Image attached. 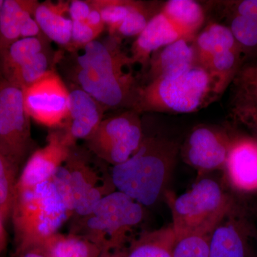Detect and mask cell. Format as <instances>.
<instances>
[{
	"label": "cell",
	"mask_w": 257,
	"mask_h": 257,
	"mask_svg": "<svg viewBox=\"0 0 257 257\" xmlns=\"http://www.w3.org/2000/svg\"><path fill=\"white\" fill-rule=\"evenodd\" d=\"M180 145L162 137L144 138L133 156L111 167L115 189L143 207H151L165 197L177 164Z\"/></svg>",
	"instance_id": "6da1fadb"
},
{
	"label": "cell",
	"mask_w": 257,
	"mask_h": 257,
	"mask_svg": "<svg viewBox=\"0 0 257 257\" xmlns=\"http://www.w3.org/2000/svg\"><path fill=\"white\" fill-rule=\"evenodd\" d=\"M12 215L19 252L42 246L73 216V207L53 179L17 189Z\"/></svg>",
	"instance_id": "7a4b0ae2"
},
{
	"label": "cell",
	"mask_w": 257,
	"mask_h": 257,
	"mask_svg": "<svg viewBox=\"0 0 257 257\" xmlns=\"http://www.w3.org/2000/svg\"><path fill=\"white\" fill-rule=\"evenodd\" d=\"M214 99V82L209 72L196 64L179 75L140 87L133 109L139 114H189L200 110Z\"/></svg>",
	"instance_id": "3957f363"
},
{
	"label": "cell",
	"mask_w": 257,
	"mask_h": 257,
	"mask_svg": "<svg viewBox=\"0 0 257 257\" xmlns=\"http://www.w3.org/2000/svg\"><path fill=\"white\" fill-rule=\"evenodd\" d=\"M145 208L115 190L104 196L89 215L77 218L72 233L90 240L102 251L128 247L145 219Z\"/></svg>",
	"instance_id": "277c9868"
},
{
	"label": "cell",
	"mask_w": 257,
	"mask_h": 257,
	"mask_svg": "<svg viewBox=\"0 0 257 257\" xmlns=\"http://www.w3.org/2000/svg\"><path fill=\"white\" fill-rule=\"evenodd\" d=\"M172 212V226L177 239L195 232H211L225 214L236 204L214 179H199L181 195L166 192Z\"/></svg>",
	"instance_id": "5b68a950"
},
{
	"label": "cell",
	"mask_w": 257,
	"mask_h": 257,
	"mask_svg": "<svg viewBox=\"0 0 257 257\" xmlns=\"http://www.w3.org/2000/svg\"><path fill=\"white\" fill-rule=\"evenodd\" d=\"M91 155L89 150L84 151L74 145L61 167L72 194L73 216L77 218L89 215L104 196L116 190L111 172L107 174L102 167L94 165Z\"/></svg>",
	"instance_id": "8992f818"
},
{
	"label": "cell",
	"mask_w": 257,
	"mask_h": 257,
	"mask_svg": "<svg viewBox=\"0 0 257 257\" xmlns=\"http://www.w3.org/2000/svg\"><path fill=\"white\" fill-rule=\"evenodd\" d=\"M144 139L140 114L133 109L104 119L92 136L87 148L99 160L111 166L133 156Z\"/></svg>",
	"instance_id": "52a82bcc"
},
{
	"label": "cell",
	"mask_w": 257,
	"mask_h": 257,
	"mask_svg": "<svg viewBox=\"0 0 257 257\" xmlns=\"http://www.w3.org/2000/svg\"><path fill=\"white\" fill-rule=\"evenodd\" d=\"M23 92L0 74V150L21 165L34 152Z\"/></svg>",
	"instance_id": "ba28073f"
},
{
	"label": "cell",
	"mask_w": 257,
	"mask_h": 257,
	"mask_svg": "<svg viewBox=\"0 0 257 257\" xmlns=\"http://www.w3.org/2000/svg\"><path fill=\"white\" fill-rule=\"evenodd\" d=\"M23 92L30 119L47 127L64 126L69 114V89L55 69Z\"/></svg>",
	"instance_id": "9c48e42d"
},
{
	"label": "cell",
	"mask_w": 257,
	"mask_h": 257,
	"mask_svg": "<svg viewBox=\"0 0 257 257\" xmlns=\"http://www.w3.org/2000/svg\"><path fill=\"white\" fill-rule=\"evenodd\" d=\"M233 137L223 128L198 125L187 135L179 154L197 172V180L213 171L224 170Z\"/></svg>",
	"instance_id": "30bf717a"
},
{
	"label": "cell",
	"mask_w": 257,
	"mask_h": 257,
	"mask_svg": "<svg viewBox=\"0 0 257 257\" xmlns=\"http://www.w3.org/2000/svg\"><path fill=\"white\" fill-rule=\"evenodd\" d=\"M74 71V84L106 109H133L141 86L131 71L99 73L78 67Z\"/></svg>",
	"instance_id": "8fae6325"
},
{
	"label": "cell",
	"mask_w": 257,
	"mask_h": 257,
	"mask_svg": "<svg viewBox=\"0 0 257 257\" xmlns=\"http://www.w3.org/2000/svg\"><path fill=\"white\" fill-rule=\"evenodd\" d=\"M256 238V226L236 203L213 229L209 257H253L251 243Z\"/></svg>",
	"instance_id": "7c38bea8"
},
{
	"label": "cell",
	"mask_w": 257,
	"mask_h": 257,
	"mask_svg": "<svg viewBox=\"0 0 257 257\" xmlns=\"http://www.w3.org/2000/svg\"><path fill=\"white\" fill-rule=\"evenodd\" d=\"M70 147L59 128L52 132L46 145L35 150L28 157L19 175L16 190L32 188L53 178L68 158Z\"/></svg>",
	"instance_id": "4fadbf2b"
},
{
	"label": "cell",
	"mask_w": 257,
	"mask_h": 257,
	"mask_svg": "<svg viewBox=\"0 0 257 257\" xmlns=\"http://www.w3.org/2000/svg\"><path fill=\"white\" fill-rule=\"evenodd\" d=\"M69 89L68 117L59 130L65 143L72 147L77 140H86L92 136L104 119L107 109L76 84Z\"/></svg>",
	"instance_id": "5bb4252c"
},
{
	"label": "cell",
	"mask_w": 257,
	"mask_h": 257,
	"mask_svg": "<svg viewBox=\"0 0 257 257\" xmlns=\"http://www.w3.org/2000/svg\"><path fill=\"white\" fill-rule=\"evenodd\" d=\"M223 170L235 191L244 194L257 192V139L233 137Z\"/></svg>",
	"instance_id": "9a60e30c"
},
{
	"label": "cell",
	"mask_w": 257,
	"mask_h": 257,
	"mask_svg": "<svg viewBox=\"0 0 257 257\" xmlns=\"http://www.w3.org/2000/svg\"><path fill=\"white\" fill-rule=\"evenodd\" d=\"M181 39L189 40L182 30L159 11L150 19L146 28L134 41L130 55L132 63L140 64L143 69H147L153 53Z\"/></svg>",
	"instance_id": "2e32d148"
},
{
	"label": "cell",
	"mask_w": 257,
	"mask_h": 257,
	"mask_svg": "<svg viewBox=\"0 0 257 257\" xmlns=\"http://www.w3.org/2000/svg\"><path fill=\"white\" fill-rule=\"evenodd\" d=\"M196 64L192 41L181 39L151 56L146 69L147 82L179 75Z\"/></svg>",
	"instance_id": "e0dca14e"
},
{
	"label": "cell",
	"mask_w": 257,
	"mask_h": 257,
	"mask_svg": "<svg viewBox=\"0 0 257 257\" xmlns=\"http://www.w3.org/2000/svg\"><path fill=\"white\" fill-rule=\"evenodd\" d=\"M120 40L111 37L109 42L94 40L84 48L77 58V67L99 73H120L133 65L130 56L119 47Z\"/></svg>",
	"instance_id": "ac0fdd59"
},
{
	"label": "cell",
	"mask_w": 257,
	"mask_h": 257,
	"mask_svg": "<svg viewBox=\"0 0 257 257\" xmlns=\"http://www.w3.org/2000/svg\"><path fill=\"white\" fill-rule=\"evenodd\" d=\"M69 2L45 1L39 3L34 14L47 40L67 49L71 41L72 23L69 15Z\"/></svg>",
	"instance_id": "d6986e66"
},
{
	"label": "cell",
	"mask_w": 257,
	"mask_h": 257,
	"mask_svg": "<svg viewBox=\"0 0 257 257\" xmlns=\"http://www.w3.org/2000/svg\"><path fill=\"white\" fill-rule=\"evenodd\" d=\"M39 3L37 0H4L0 13V59L21 39L24 22L34 16Z\"/></svg>",
	"instance_id": "ffe728a7"
},
{
	"label": "cell",
	"mask_w": 257,
	"mask_h": 257,
	"mask_svg": "<svg viewBox=\"0 0 257 257\" xmlns=\"http://www.w3.org/2000/svg\"><path fill=\"white\" fill-rule=\"evenodd\" d=\"M196 64L205 67L211 57L219 52L241 48L227 25L212 22L198 32L192 41Z\"/></svg>",
	"instance_id": "44dd1931"
},
{
	"label": "cell",
	"mask_w": 257,
	"mask_h": 257,
	"mask_svg": "<svg viewBox=\"0 0 257 257\" xmlns=\"http://www.w3.org/2000/svg\"><path fill=\"white\" fill-rule=\"evenodd\" d=\"M177 236L172 224L142 231L131 241L126 257H172Z\"/></svg>",
	"instance_id": "7402d4cb"
},
{
	"label": "cell",
	"mask_w": 257,
	"mask_h": 257,
	"mask_svg": "<svg viewBox=\"0 0 257 257\" xmlns=\"http://www.w3.org/2000/svg\"><path fill=\"white\" fill-rule=\"evenodd\" d=\"M160 11L192 41L205 22L204 8L194 0H170L166 2Z\"/></svg>",
	"instance_id": "603a6c76"
},
{
	"label": "cell",
	"mask_w": 257,
	"mask_h": 257,
	"mask_svg": "<svg viewBox=\"0 0 257 257\" xmlns=\"http://www.w3.org/2000/svg\"><path fill=\"white\" fill-rule=\"evenodd\" d=\"M243 54L241 48L222 51L212 56L204 67L214 82L216 99L224 92L239 74Z\"/></svg>",
	"instance_id": "cb8c5ba5"
},
{
	"label": "cell",
	"mask_w": 257,
	"mask_h": 257,
	"mask_svg": "<svg viewBox=\"0 0 257 257\" xmlns=\"http://www.w3.org/2000/svg\"><path fill=\"white\" fill-rule=\"evenodd\" d=\"M42 246L48 257H99L102 251L90 240L74 233H57Z\"/></svg>",
	"instance_id": "d4e9b609"
},
{
	"label": "cell",
	"mask_w": 257,
	"mask_h": 257,
	"mask_svg": "<svg viewBox=\"0 0 257 257\" xmlns=\"http://www.w3.org/2000/svg\"><path fill=\"white\" fill-rule=\"evenodd\" d=\"M48 41L46 37H42L20 39L15 42L0 59V74L5 79L8 78L32 57L48 48Z\"/></svg>",
	"instance_id": "484cf974"
},
{
	"label": "cell",
	"mask_w": 257,
	"mask_h": 257,
	"mask_svg": "<svg viewBox=\"0 0 257 257\" xmlns=\"http://www.w3.org/2000/svg\"><path fill=\"white\" fill-rule=\"evenodd\" d=\"M51 55L50 49H45L32 57L5 79L18 86L22 90L26 89L54 69L55 59Z\"/></svg>",
	"instance_id": "4316f807"
},
{
	"label": "cell",
	"mask_w": 257,
	"mask_h": 257,
	"mask_svg": "<svg viewBox=\"0 0 257 257\" xmlns=\"http://www.w3.org/2000/svg\"><path fill=\"white\" fill-rule=\"evenodd\" d=\"M20 166L0 150V217L12 214Z\"/></svg>",
	"instance_id": "83f0119b"
},
{
	"label": "cell",
	"mask_w": 257,
	"mask_h": 257,
	"mask_svg": "<svg viewBox=\"0 0 257 257\" xmlns=\"http://www.w3.org/2000/svg\"><path fill=\"white\" fill-rule=\"evenodd\" d=\"M91 4L98 10L109 35L114 36L120 25L124 21L135 1L134 0H90Z\"/></svg>",
	"instance_id": "f1b7e54d"
},
{
	"label": "cell",
	"mask_w": 257,
	"mask_h": 257,
	"mask_svg": "<svg viewBox=\"0 0 257 257\" xmlns=\"http://www.w3.org/2000/svg\"><path fill=\"white\" fill-rule=\"evenodd\" d=\"M237 85L233 115L235 119L251 128L257 135V94L242 86Z\"/></svg>",
	"instance_id": "f546056e"
},
{
	"label": "cell",
	"mask_w": 257,
	"mask_h": 257,
	"mask_svg": "<svg viewBox=\"0 0 257 257\" xmlns=\"http://www.w3.org/2000/svg\"><path fill=\"white\" fill-rule=\"evenodd\" d=\"M155 14L152 13L151 8L146 3L135 1L133 9L120 25L114 36L111 37L120 40L121 38L138 37Z\"/></svg>",
	"instance_id": "4dcf8cb0"
},
{
	"label": "cell",
	"mask_w": 257,
	"mask_h": 257,
	"mask_svg": "<svg viewBox=\"0 0 257 257\" xmlns=\"http://www.w3.org/2000/svg\"><path fill=\"white\" fill-rule=\"evenodd\" d=\"M227 25L243 53L257 50V19L229 14Z\"/></svg>",
	"instance_id": "1f68e13d"
},
{
	"label": "cell",
	"mask_w": 257,
	"mask_h": 257,
	"mask_svg": "<svg viewBox=\"0 0 257 257\" xmlns=\"http://www.w3.org/2000/svg\"><path fill=\"white\" fill-rule=\"evenodd\" d=\"M211 232H195L179 238L172 257H209Z\"/></svg>",
	"instance_id": "d6a6232c"
},
{
	"label": "cell",
	"mask_w": 257,
	"mask_h": 257,
	"mask_svg": "<svg viewBox=\"0 0 257 257\" xmlns=\"http://www.w3.org/2000/svg\"><path fill=\"white\" fill-rule=\"evenodd\" d=\"M72 36L67 50L71 52L84 49L101 35L86 22H72Z\"/></svg>",
	"instance_id": "836d02e7"
},
{
	"label": "cell",
	"mask_w": 257,
	"mask_h": 257,
	"mask_svg": "<svg viewBox=\"0 0 257 257\" xmlns=\"http://www.w3.org/2000/svg\"><path fill=\"white\" fill-rule=\"evenodd\" d=\"M225 9L229 14L241 15L257 19V0H240L226 3Z\"/></svg>",
	"instance_id": "e575fe53"
},
{
	"label": "cell",
	"mask_w": 257,
	"mask_h": 257,
	"mask_svg": "<svg viewBox=\"0 0 257 257\" xmlns=\"http://www.w3.org/2000/svg\"><path fill=\"white\" fill-rule=\"evenodd\" d=\"M91 10L90 0H72L69 2V18L72 22H85Z\"/></svg>",
	"instance_id": "d590c367"
},
{
	"label": "cell",
	"mask_w": 257,
	"mask_h": 257,
	"mask_svg": "<svg viewBox=\"0 0 257 257\" xmlns=\"http://www.w3.org/2000/svg\"><path fill=\"white\" fill-rule=\"evenodd\" d=\"M239 85L249 89L257 94V67L251 66L244 68L238 74Z\"/></svg>",
	"instance_id": "8d00e7d4"
},
{
	"label": "cell",
	"mask_w": 257,
	"mask_h": 257,
	"mask_svg": "<svg viewBox=\"0 0 257 257\" xmlns=\"http://www.w3.org/2000/svg\"><path fill=\"white\" fill-rule=\"evenodd\" d=\"M45 37L34 16L29 17L24 22L21 30V39Z\"/></svg>",
	"instance_id": "74e56055"
},
{
	"label": "cell",
	"mask_w": 257,
	"mask_h": 257,
	"mask_svg": "<svg viewBox=\"0 0 257 257\" xmlns=\"http://www.w3.org/2000/svg\"><path fill=\"white\" fill-rule=\"evenodd\" d=\"M85 22L91 28L94 29V30H95L96 31L100 34L104 31V28H106L102 18H101L100 13H99L97 9H96L94 7L92 6V10H91L90 13L88 15Z\"/></svg>",
	"instance_id": "f35d334b"
},
{
	"label": "cell",
	"mask_w": 257,
	"mask_h": 257,
	"mask_svg": "<svg viewBox=\"0 0 257 257\" xmlns=\"http://www.w3.org/2000/svg\"><path fill=\"white\" fill-rule=\"evenodd\" d=\"M20 257H48L42 246H35L27 248L20 253Z\"/></svg>",
	"instance_id": "ab89813d"
},
{
	"label": "cell",
	"mask_w": 257,
	"mask_h": 257,
	"mask_svg": "<svg viewBox=\"0 0 257 257\" xmlns=\"http://www.w3.org/2000/svg\"><path fill=\"white\" fill-rule=\"evenodd\" d=\"M127 248L103 250L99 257H126Z\"/></svg>",
	"instance_id": "60d3db41"
},
{
	"label": "cell",
	"mask_w": 257,
	"mask_h": 257,
	"mask_svg": "<svg viewBox=\"0 0 257 257\" xmlns=\"http://www.w3.org/2000/svg\"><path fill=\"white\" fill-rule=\"evenodd\" d=\"M5 231L3 226V219L0 217V249L3 248L5 243Z\"/></svg>",
	"instance_id": "b9f144b4"
},
{
	"label": "cell",
	"mask_w": 257,
	"mask_h": 257,
	"mask_svg": "<svg viewBox=\"0 0 257 257\" xmlns=\"http://www.w3.org/2000/svg\"><path fill=\"white\" fill-rule=\"evenodd\" d=\"M3 3H4V0H0V13H1L2 7H3Z\"/></svg>",
	"instance_id": "7bdbcfd3"
},
{
	"label": "cell",
	"mask_w": 257,
	"mask_h": 257,
	"mask_svg": "<svg viewBox=\"0 0 257 257\" xmlns=\"http://www.w3.org/2000/svg\"><path fill=\"white\" fill-rule=\"evenodd\" d=\"M256 67H257V65L256 66Z\"/></svg>",
	"instance_id": "ee69618b"
}]
</instances>
